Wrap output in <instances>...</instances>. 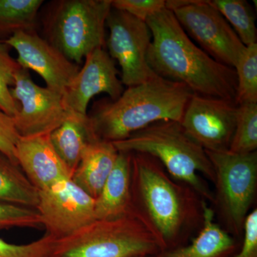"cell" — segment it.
<instances>
[{
    "mask_svg": "<svg viewBox=\"0 0 257 257\" xmlns=\"http://www.w3.org/2000/svg\"><path fill=\"white\" fill-rule=\"evenodd\" d=\"M131 213V153L119 152L114 168L95 199L96 220L114 219Z\"/></svg>",
    "mask_w": 257,
    "mask_h": 257,
    "instance_id": "e0dca14e",
    "label": "cell"
},
{
    "mask_svg": "<svg viewBox=\"0 0 257 257\" xmlns=\"http://www.w3.org/2000/svg\"><path fill=\"white\" fill-rule=\"evenodd\" d=\"M162 251L155 236L134 214L94 220L55 239L49 257L152 256Z\"/></svg>",
    "mask_w": 257,
    "mask_h": 257,
    "instance_id": "8992f818",
    "label": "cell"
},
{
    "mask_svg": "<svg viewBox=\"0 0 257 257\" xmlns=\"http://www.w3.org/2000/svg\"><path fill=\"white\" fill-rule=\"evenodd\" d=\"M241 250L234 257H257V209L248 213L243 229Z\"/></svg>",
    "mask_w": 257,
    "mask_h": 257,
    "instance_id": "f546056e",
    "label": "cell"
},
{
    "mask_svg": "<svg viewBox=\"0 0 257 257\" xmlns=\"http://www.w3.org/2000/svg\"><path fill=\"white\" fill-rule=\"evenodd\" d=\"M146 23L152 35L147 62L157 75L184 84L194 94L235 101V69L194 44L171 10H161Z\"/></svg>",
    "mask_w": 257,
    "mask_h": 257,
    "instance_id": "7a4b0ae2",
    "label": "cell"
},
{
    "mask_svg": "<svg viewBox=\"0 0 257 257\" xmlns=\"http://www.w3.org/2000/svg\"><path fill=\"white\" fill-rule=\"evenodd\" d=\"M11 93L20 105L13 118L22 138L50 135L72 114L64 108L62 95L37 85L23 67L15 74Z\"/></svg>",
    "mask_w": 257,
    "mask_h": 257,
    "instance_id": "30bf717a",
    "label": "cell"
},
{
    "mask_svg": "<svg viewBox=\"0 0 257 257\" xmlns=\"http://www.w3.org/2000/svg\"><path fill=\"white\" fill-rule=\"evenodd\" d=\"M57 155L72 172L80 162L86 147L93 139L88 116L72 114L50 135Z\"/></svg>",
    "mask_w": 257,
    "mask_h": 257,
    "instance_id": "d6986e66",
    "label": "cell"
},
{
    "mask_svg": "<svg viewBox=\"0 0 257 257\" xmlns=\"http://www.w3.org/2000/svg\"><path fill=\"white\" fill-rule=\"evenodd\" d=\"M42 219L35 209L0 202V230L12 228H38Z\"/></svg>",
    "mask_w": 257,
    "mask_h": 257,
    "instance_id": "484cf974",
    "label": "cell"
},
{
    "mask_svg": "<svg viewBox=\"0 0 257 257\" xmlns=\"http://www.w3.org/2000/svg\"><path fill=\"white\" fill-rule=\"evenodd\" d=\"M55 239L46 233L33 242L17 245L0 238V257H49Z\"/></svg>",
    "mask_w": 257,
    "mask_h": 257,
    "instance_id": "4316f807",
    "label": "cell"
},
{
    "mask_svg": "<svg viewBox=\"0 0 257 257\" xmlns=\"http://www.w3.org/2000/svg\"><path fill=\"white\" fill-rule=\"evenodd\" d=\"M234 69L236 104L257 103V43L246 47Z\"/></svg>",
    "mask_w": 257,
    "mask_h": 257,
    "instance_id": "cb8c5ba5",
    "label": "cell"
},
{
    "mask_svg": "<svg viewBox=\"0 0 257 257\" xmlns=\"http://www.w3.org/2000/svg\"><path fill=\"white\" fill-rule=\"evenodd\" d=\"M234 100L193 94L180 124L206 151H229L236 125Z\"/></svg>",
    "mask_w": 257,
    "mask_h": 257,
    "instance_id": "7c38bea8",
    "label": "cell"
},
{
    "mask_svg": "<svg viewBox=\"0 0 257 257\" xmlns=\"http://www.w3.org/2000/svg\"><path fill=\"white\" fill-rule=\"evenodd\" d=\"M114 9L122 10L139 20L146 22L152 15L165 9V0H111Z\"/></svg>",
    "mask_w": 257,
    "mask_h": 257,
    "instance_id": "83f0119b",
    "label": "cell"
},
{
    "mask_svg": "<svg viewBox=\"0 0 257 257\" xmlns=\"http://www.w3.org/2000/svg\"><path fill=\"white\" fill-rule=\"evenodd\" d=\"M20 138L14 118L0 111V153L18 165L16 148Z\"/></svg>",
    "mask_w": 257,
    "mask_h": 257,
    "instance_id": "f1b7e54d",
    "label": "cell"
},
{
    "mask_svg": "<svg viewBox=\"0 0 257 257\" xmlns=\"http://www.w3.org/2000/svg\"><path fill=\"white\" fill-rule=\"evenodd\" d=\"M166 8L173 13L201 49L217 62L234 69L246 47L210 2L169 0Z\"/></svg>",
    "mask_w": 257,
    "mask_h": 257,
    "instance_id": "ba28073f",
    "label": "cell"
},
{
    "mask_svg": "<svg viewBox=\"0 0 257 257\" xmlns=\"http://www.w3.org/2000/svg\"><path fill=\"white\" fill-rule=\"evenodd\" d=\"M39 193L20 166L0 153V202L36 209Z\"/></svg>",
    "mask_w": 257,
    "mask_h": 257,
    "instance_id": "ffe728a7",
    "label": "cell"
},
{
    "mask_svg": "<svg viewBox=\"0 0 257 257\" xmlns=\"http://www.w3.org/2000/svg\"><path fill=\"white\" fill-rule=\"evenodd\" d=\"M118 152L146 154L157 159L176 180L192 187L202 199L214 202V194L199 176L214 182V172L205 150L184 131L180 122L160 121L114 142Z\"/></svg>",
    "mask_w": 257,
    "mask_h": 257,
    "instance_id": "277c9868",
    "label": "cell"
},
{
    "mask_svg": "<svg viewBox=\"0 0 257 257\" xmlns=\"http://www.w3.org/2000/svg\"><path fill=\"white\" fill-rule=\"evenodd\" d=\"M106 26L109 31L108 53L119 64L124 86L139 85L157 77L147 62L152 35L146 22L111 8Z\"/></svg>",
    "mask_w": 257,
    "mask_h": 257,
    "instance_id": "9c48e42d",
    "label": "cell"
},
{
    "mask_svg": "<svg viewBox=\"0 0 257 257\" xmlns=\"http://www.w3.org/2000/svg\"><path fill=\"white\" fill-rule=\"evenodd\" d=\"M114 60L104 48L93 51L84 59V65L69 84L62 100L64 108L72 114L87 116L89 101L106 93L116 100L124 91Z\"/></svg>",
    "mask_w": 257,
    "mask_h": 257,
    "instance_id": "4fadbf2b",
    "label": "cell"
},
{
    "mask_svg": "<svg viewBox=\"0 0 257 257\" xmlns=\"http://www.w3.org/2000/svg\"><path fill=\"white\" fill-rule=\"evenodd\" d=\"M206 153L214 169V202L224 225L223 228L231 235L239 236L243 234L245 219L256 194L257 152Z\"/></svg>",
    "mask_w": 257,
    "mask_h": 257,
    "instance_id": "52a82bcc",
    "label": "cell"
},
{
    "mask_svg": "<svg viewBox=\"0 0 257 257\" xmlns=\"http://www.w3.org/2000/svg\"><path fill=\"white\" fill-rule=\"evenodd\" d=\"M18 52L17 61L44 79L47 88L63 96L79 72L78 64L67 59L37 32H20L5 41Z\"/></svg>",
    "mask_w": 257,
    "mask_h": 257,
    "instance_id": "5bb4252c",
    "label": "cell"
},
{
    "mask_svg": "<svg viewBox=\"0 0 257 257\" xmlns=\"http://www.w3.org/2000/svg\"><path fill=\"white\" fill-rule=\"evenodd\" d=\"M9 45L0 41V111L14 117L20 105L15 100L11 88L15 83V76L21 66L11 57Z\"/></svg>",
    "mask_w": 257,
    "mask_h": 257,
    "instance_id": "d4e9b609",
    "label": "cell"
},
{
    "mask_svg": "<svg viewBox=\"0 0 257 257\" xmlns=\"http://www.w3.org/2000/svg\"><path fill=\"white\" fill-rule=\"evenodd\" d=\"M138 257H147V256H138Z\"/></svg>",
    "mask_w": 257,
    "mask_h": 257,
    "instance_id": "4dcf8cb0",
    "label": "cell"
},
{
    "mask_svg": "<svg viewBox=\"0 0 257 257\" xmlns=\"http://www.w3.org/2000/svg\"><path fill=\"white\" fill-rule=\"evenodd\" d=\"M18 165L39 191L64 179L72 172L51 143L50 135L20 138L16 148Z\"/></svg>",
    "mask_w": 257,
    "mask_h": 257,
    "instance_id": "9a60e30c",
    "label": "cell"
},
{
    "mask_svg": "<svg viewBox=\"0 0 257 257\" xmlns=\"http://www.w3.org/2000/svg\"><path fill=\"white\" fill-rule=\"evenodd\" d=\"M203 221L190 244L160 251L149 257H229L236 249L232 236L214 220V211L202 201Z\"/></svg>",
    "mask_w": 257,
    "mask_h": 257,
    "instance_id": "2e32d148",
    "label": "cell"
},
{
    "mask_svg": "<svg viewBox=\"0 0 257 257\" xmlns=\"http://www.w3.org/2000/svg\"><path fill=\"white\" fill-rule=\"evenodd\" d=\"M211 5L222 15L245 47L256 44L257 30L251 5L245 0H213Z\"/></svg>",
    "mask_w": 257,
    "mask_h": 257,
    "instance_id": "7402d4cb",
    "label": "cell"
},
{
    "mask_svg": "<svg viewBox=\"0 0 257 257\" xmlns=\"http://www.w3.org/2000/svg\"><path fill=\"white\" fill-rule=\"evenodd\" d=\"M111 0H57L45 8V40L69 60L79 64L106 44V19Z\"/></svg>",
    "mask_w": 257,
    "mask_h": 257,
    "instance_id": "5b68a950",
    "label": "cell"
},
{
    "mask_svg": "<svg viewBox=\"0 0 257 257\" xmlns=\"http://www.w3.org/2000/svg\"><path fill=\"white\" fill-rule=\"evenodd\" d=\"M257 103L237 105L236 125L229 151L247 154L256 151Z\"/></svg>",
    "mask_w": 257,
    "mask_h": 257,
    "instance_id": "603a6c76",
    "label": "cell"
},
{
    "mask_svg": "<svg viewBox=\"0 0 257 257\" xmlns=\"http://www.w3.org/2000/svg\"><path fill=\"white\" fill-rule=\"evenodd\" d=\"M202 201L157 159L131 153V213L155 236L162 251L184 246L202 226Z\"/></svg>",
    "mask_w": 257,
    "mask_h": 257,
    "instance_id": "6da1fadb",
    "label": "cell"
},
{
    "mask_svg": "<svg viewBox=\"0 0 257 257\" xmlns=\"http://www.w3.org/2000/svg\"><path fill=\"white\" fill-rule=\"evenodd\" d=\"M94 207L95 199L68 178L40 190L36 210L47 234L58 239L96 220Z\"/></svg>",
    "mask_w": 257,
    "mask_h": 257,
    "instance_id": "8fae6325",
    "label": "cell"
},
{
    "mask_svg": "<svg viewBox=\"0 0 257 257\" xmlns=\"http://www.w3.org/2000/svg\"><path fill=\"white\" fill-rule=\"evenodd\" d=\"M118 154L112 143L93 139L83 152L72 180L96 199L114 168Z\"/></svg>",
    "mask_w": 257,
    "mask_h": 257,
    "instance_id": "ac0fdd59",
    "label": "cell"
},
{
    "mask_svg": "<svg viewBox=\"0 0 257 257\" xmlns=\"http://www.w3.org/2000/svg\"><path fill=\"white\" fill-rule=\"evenodd\" d=\"M43 4V0H0V37L6 41L18 32H37Z\"/></svg>",
    "mask_w": 257,
    "mask_h": 257,
    "instance_id": "44dd1931",
    "label": "cell"
},
{
    "mask_svg": "<svg viewBox=\"0 0 257 257\" xmlns=\"http://www.w3.org/2000/svg\"><path fill=\"white\" fill-rule=\"evenodd\" d=\"M193 94L184 84L157 75L124 89L116 100L96 102L87 114L89 127L94 138L114 143L157 121L181 122Z\"/></svg>",
    "mask_w": 257,
    "mask_h": 257,
    "instance_id": "3957f363",
    "label": "cell"
}]
</instances>
